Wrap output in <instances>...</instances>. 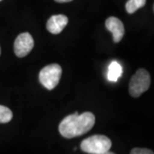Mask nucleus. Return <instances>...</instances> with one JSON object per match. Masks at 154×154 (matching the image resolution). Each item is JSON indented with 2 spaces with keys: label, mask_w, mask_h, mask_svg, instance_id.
<instances>
[{
  "label": "nucleus",
  "mask_w": 154,
  "mask_h": 154,
  "mask_svg": "<svg viewBox=\"0 0 154 154\" xmlns=\"http://www.w3.org/2000/svg\"><path fill=\"white\" fill-rule=\"evenodd\" d=\"M103 154H115L114 152H110V151H108V152H105V153Z\"/></svg>",
  "instance_id": "ddd939ff"
},
{
  "label": "nucleus",
  "mask_w": 154,
  "mask_h": 154,
  "mask_svg": "<svg viewBox=\"0 0 154 154\" xmlns=\"http://www.w3.org/2000/svg\"><path fill=\"white\" fill-rule=\"evenodd\" d=\"M130 154H154L152 151L146 148H134Z\"/></svg>",
  "instance_id": "9b49d317"
},
{
  "label": "nucleus",
  "mask_w": 154,
  "mask_h": 154,
  "mask_svg": "<svg viewBox=\"0 0 154 154\" xmlns=\"http://www.w3.org/2000/svg\"><path fill=\"white\" fill-rule=\"evenodd\" d=\"M95 124V116L92 112H84L79 115L75 112L66 116L59 124V133L67 139L81 136L90 131Z\"/></svg>",
  "instance_id": "f257e3e1"
},
{
  "label": "nucleus",
  "mask_w": 154,
  "mask_h": 154,
  "mask_svg": "<svg viewBox=\"0 0 154 154\" xmlns=\"http://www.w3.org/2000/svg\"><path fill=\"white\" fill-rule=\"evenodd\" d=\"M69 22V19L64 15H55L51 17L46 23V28L53 34L60 33Z\"/></svg>",
  "instance_id": "0eeeda50"
},
{
  "label": "nucleus",
  "mask_w": 154,
  "mask_h": 154,
  "mask_svg": "<svg viewBox=\"0 0 154 154\" xmlns=\"http://www.w3.org/2000/svg\"><path fill=\"white\" fill-rule=\"evenodd\" d=\"M146 0H128L127 2L125 8L128 14H133L140 8L143 7L146 5Z\"/></svg>",
  "instance_id": "1a4fd4ad"
},
{
  "label": "nucleus",
  "mask_w": 154,
  "mask_h": 154,
  "mask_svg": "<svg viewBox=\"0 0 154 154\" xmlns=\"http://www.w3.org/2000/svg\"><path fill=\"white\" fill-rule=\"evenodd\" d=\"M0 55H1V48H0Z\"/></svg>",
  "instance_id": "4468645a"
},
{
  "label": "nucleus",
  "mask_w": 154,
  "mask_h": 154,
  "mask_svg": "<svg viewBox=\"0 0 154 154\" xmlns=\"http://www.w3.org/2000/svg\"><path fill=\"white\" fill-rule=\"evenodd\" d=\"M13 113L8 107L0 105V123H7L11 121Z\"/></svg>",
  "instance_id": "9d476101"
},
{
  "label": "nucleus",
  "mask_w": 154,
  "mask_h": 154,
  "mask_svg": "<svg viewBox=\"0 0 154 154\" xmlns=\"http://www.w3.org/2000/svg\"><path fill=\"white\" fill-rule=\"evenodd\" d=\"M122 74V68L117 62H112L109 66L108 70V80L112 82H116Z\"/></svg>",
  "instance_id": "6e6552de"
},
{
  "label": "nucleus",
  "mask_w": 154,
  "mask_h": 154,
  "mask_svg": "<svg viewBox=\"0 0 154 154\" xmlns=\"http://www.w3.org/2000/svg\"><path fill=\"white\" fill-rule=\"evenodd\" d=\"M33 37L29 33H22L17 36L14 43V51L18 57H24L33 50Z\"/></svg>",
  "instance_id": "39448f33"
},
{
  "label": "nucleus",
  "mask_w": 154,
  "mask_h": 154,
  "mask_svg": "<svg viewBox=\"0 0 154 154\" xmlns=\"http://www.w3.org/2000/svg\"><path fill=\"white\" fill-rule=\"evenodd\" d=\"M111 145V140L107 136L96 134L82 140L81 149L88 154H103L110 151Z\"/></svg>",
  "instance_id": "f03ea898"
},
{
  "label": "nucleus",
  "mask_w": 154,
  "mask_h": 154,
  "mask_svg": "<svg viewBox=\"0 0 154 154\" xmlns=\"http://www.w3.org/2000/svg\"><path fill=\"white\" fill-rule=\"evenodd\" d=\"M62 72L61 66L57 63L47 65L39 72V82L46 89L52 90L59 83Z\"/></svg>",
  "instance_id": "20e7f679"
},
{
  "label": "nucleus",
  "mask_w": 154,
  "mask_h": 154,
  "mask_svg": "<svg viewBox=\"0 0 154 154\" xmlns=\"http://www.w3.org/2000/svg\"><path fill=\"white\" fill-rule=\"evenodd\" d=\"M0 1H2V0H0Z\"/></svg>",
  "instance_id": "2eb2a0df"
},
{
  "label": "nucleus",
  "mask_w": 154,
  "mask_h": 154,
  "mask_svg": "<svg viewBox=\"0 0 154 154\" xmlns=\"http://www.w3.org/2000/svg\"><path fill=\"white\" fill-rule=\"evenodd\" d=\"M105 27L113 34V41L115 43H118L121 41L122 38L124 36L125 29L123 23L120 19L114 17H109L105 21Z\"/></svg>",
  "instance_id": "423d86ee"
},
{
  "label": "nucleus",
  "mask_w": 154,
  "mask_h": 154,
  "mask_svg": "<svg viewBox=\"0 0 154 154\" xmlns=\"http://www.w3.org/2000/svg\"><path fill=\"white\" fill-rule=\"evenodd\" d=\"M151 84V77L145 69H140L130 80L128 91L133 98H138L147 91Z\"/></svg>",
  "instance_id": "7ed1b4c3"
},
{
  "label": "nucleus",
  "mask_w": 154,
  "mask_h": 154,
  "mask_svg": "<svg viewBox=\"0 0 154 154\" xmlns=\"http://www.w3.org/2000/svg\"><path fill=\"white\" fill-rule=\"evenodd\" d=\"M57 3H68V2H71L73 0H55Z\"/></svg>",
  "instance_id": "f8f14e48"
}]
</instances>
